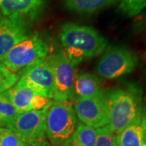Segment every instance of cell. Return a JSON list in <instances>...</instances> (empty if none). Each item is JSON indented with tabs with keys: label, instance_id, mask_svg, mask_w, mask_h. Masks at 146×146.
I'll list each match as a JSON object with an SVG mask.
<instances>
[{
	"label": "cell",
	"instance_id": "1",
	"mask_svg": "<svg viewBox=\"0 0 146 146\" xmlns=\"http://www.w3.org/2000/svg\"><path fill=\"white\" fill-rule=\"evenodd\" d=\"M110 106L109 127L118 136L142 117V92L133 83H127L106 92Z\"/></svg>",
	"mask_w": 146,
	"mask_h": 146
},
{
	"label": "cell",
	"instance_id": "2",
	"mask_svg": "<svg viewBox=\"0 0 146 146\" xmlns=\"http://www.w3.org/2000/svg\"><path fill=\"white\" fill-rule=\"evenodd\" d=\"M59 38L63 53L75 65L85 58L99 55L107 46L106 38L95 29L74 23L61 25Z\"/></svg>",
	"mask_w": 146,
	"mask_h": 146
},
{
	"label": "cell",
	"instance_id": "3",
	"mask_svg": "<svg viewBox=\"0 0 146 146\" xmlns=\"http://www.w3.org/2000/svg\"><path fill=\"white\" fill-rule=\"evenodd\" d=\"M78 119L70 102H51L46 113V136L54 146H63L72 136Z\"/></svg>",
	"mask_w": 146,
	"mask_h": 146
},
{
	"label": "cell",
	"instance_id": "4",
	"mask_svg": "<svg viewBox=\"0 0 146 146\" xmlns=\"http://www.w3.org/2000/svg\"><path fill=\"white\" fill-rule=\"evenodd\" d=\"M50 46L37 33L29 35L24 41L11 48L3 58L0 63L11 70L18 72L31 63L48 56Z\"/></svg>",
	"mask_w": 146,
	"mask_h": 146
},
{
	"label": "cell",
	"instance_id": "5",
	"mask_svg": "<svg viewBox=\"0 0 146 146\" xmlns=\"http://www.w3.org/2000/svg\"><path fill=\"white\" fill-rule=\"evenodd\" d=\"M51 68L54 79V102H70L75 98L74 80L76 65L65 55L63 50L53 53L46 58Z\"/></svg>",
	"mask_w": 146,
	"mask_h": 146
},
{
	"label": "cell",
	"instance_id": "6",
	"mask_svg": "<svg viewBox=\"0 0 146 146\" xmlns=\"http://www.w3.org/2000/svg\"><path fill=\"white\" fill-rule=\"evenodd\" d=\"M97 64V72L101 77L114 80L130 74L137 65L136 55L123 46H110L103 51Z\"/></svg>",
	"mask_w": 146,
	"mask_h": 146
},
{
	"label": "cell",
	"instance_id": "7",
	"mask_svg": "<svg viewBox=\"0 0 146 146\" xmlns=\"http://www.w3.org/2000/svg\"><path fill=\"white\" fill-rule=\"evenodd\" d=\"M47 106L41 110H29L18 114L7 127L29 146L46 141V113Z\"/></svg>",
	"mask_w": 146,
	"mask_h": 146
},
{
	"label": "cell",
	"instance_id": "8",
	"mask_svg": "<svg viewBox=\"0 0 146 146\" xmlns=\"http://www.w3.org/2000/svg\"><path fill=\"white\" fill-rule=\"evenodd\" d=\"M19 81L34 94L53 98L54 79L51 68L46 59H39L18 72Z\"/></svg>",
	"mask_w": 146,
	"mask_h": 146
},
{
	"label": "cell",
	"instance_id": "9",
	"mask_svg": "<svg viewBox=\"0 0 146 146\" xmlns=\"http://www.w3.org/2000/svg\"><path fill=\"white\" fill-rule=\"evenodd\" d=\"M73 107L81 123L98 129L110 123V106L106 94L102 96L76 99Z\"/></svg>",
	"mask_w": 146,
	"mask_h": 146
},
{
	"label": "cell",
	"instance_id": "10",
	"mask_svg": "<svg viewBox=\"0 0 146 146\" xmlns=\"http://www.w3.org/2000/svg\"><path fill=\"white\" fill-rule=\"evenodd\" d=\"M29 35L28 20L21 16L6 17L0 29V58Z\"/></svg>",
	"mask_w": 146,
	"mask_h": 146
},
{
	"label": "cell",
	"instance_id": "11",
	"mask_svg": "<svg viewBox=\"0 0 146 146\" xmlns=\"http://www.w3.org/2000/svg\"><path fill=\"white\" fill-rule=\"evenodd\" d=\"M45 6L46 0H0V11L5 17L34 20L42 14Z\"/></svg>",
	"mask_w": 146,
	"mask_h": 146
},
{
	"label": "cell",
	"instance_id": "12",
	"mask_svg": "<svg viewBox=\"0 0 146 146\" xmlns=\"http://www.w3.org/2000/svg\"><path fill=\"white\" fill-rule=\"evenodd\" d=\"M74 94L76 99L102 96L106 94L98 78L91 73L83 72L76 76L74 80Z\"/></svg>",
	"mask_w": 146,
	"mask_h": 146
},
{
	"label": "cell",
	"instance_id": "13",
	"mask_svg": "<svg viewBox=\"0 0 146 146\" xmlns=\"http://www.w3.org/2000/svg\"><path fill=\"white\" fill-rule=\"evenodd\" d=\"M5 94L19 114L32 110V102L35 94L19 80Z\"/></svg>",
	"mask_w": 146,
	"mask_h": 146
},
{
	"label": "cell",
	"instance_id": "14",
	"mask_svg": "<svg viewBox=\"0 0 146 146\" xmlns=\"http://www.w3.org/2000/svg\"><path fill=\"white\" fill-rule=\"evenodd\" d=\"M118 0H63L68 10L78 14H94L115 3Z\"/></svg>",
	"mask_w": 146,
	"mask_h": 146
},
{
	"label": "cell",
	"instance_id": "15",
	"mask_svg": "<svg viewBox=\"0 0 146 146\" xmlns=\"http://www.w3.org/2000/svg\"><path fill=\"white\" fill-rule=\"evenodd\" d=\"M118 146H142L145 139V127L141 119L127 127L115 136Z\"/></svg>",
	"mask_w": 146,
	"mask_h": 146
},
{
	"label": "cell",
	"instance_id": "16",
	"mask_svg": "<svg viewBox=\"0 0 146 146\" xmlns=\"http://www.w3.org/2000/svg\"><path fill=\"white\" fill-rule=\"evenodd\" d=\"M96 138L97 129L80 123L70 140L63 146H94Z\"/></svg>",
	"mask_w": 146,
	"mask_h": 146
},
{
	"label": "cell",
	"instance_id": "17",
	"mask_svg": "<svg viewBox=\"0 0 146 146\" xmlns=\"http://www.w3.org/2000/svg\"><path fill=\"white\" fill-rule=\"evenodd\" d=\"M19 113L16 111L5 92L0 94V126L7 127L16 119Z\"/></svg>",
	"mask_w": 146,
	"mask_h": 146
},
{
	"label": "cell",
	"instance_id": "18",
	"mask_svg": "<svg viewBox=\"0 0 146 146\" xmlns=\"http://www.w3.org/2000/svg\"><path fill=\"white\" fill-rule=\"evenodd\" d=\"M146 8V0H119L118 10L123 16L134 17Z\"/></svg>",
	"mask_w": 146,
	"mask_h": 146
},
{
	"label": "cell",
	"instance_id": "19",
	"mask_svg": "<svg viewBox=\"0 0 146 146\" xmlns=\"http://www.w3.org/2000/svg\"><path fill=\"white\" fill-rule=\"evenodd\" d=\"M19 80L18 75L0 63V94H3L13 87Z\"/></svg>",
	"mask_w": 146,
	"mask_h": 146
},
{
	"label": "cell",
	"instance_id": "20",
	"mask_svg": "<svg viewBox=\"0 0 146 146\" xmlns=\"http://www.w3.org/2000/svg\"><path fill=\"white\" fill-rule=\"evenodd\" d=\"M0 146H29L21 137L7 127H0Z\"/></svg>",
	"mask_w": 146,
	"mask_h": 146
},
{
	"label": "cell",
	"instance_id": "21",
	"mask_svg": "<svg viewBox=\"0 0 146 146\" xmlns=\"http://www.w3.org/2000/svg\"><path fill=\"white\" fill-rule=\"evenodd\" d=\"M115 136L109 125L100 127L97 129V138L94 146H113Z\"/></svg>",
	"mask_w": 146,
	"mask_h": 146
},
{
	"label": "cell",
	"instance_id": "22",
	"mask_svg": "<svg viewBox=\"0 0 146 146\" xmlns=\"http://www.w3.org/2000/svg\"><path fill=\"white\" fill-rule=\"evenodd\" d=\"M52 101L48 98H45L43 96H41L39 94H36L33 97V99L32 102L31 109L32 110H41L46 108L48 105L50 104Z\"/></svg>",
	"mask_w": 146,
	"mask_h": 146
},
{
	"label": "cell",
	"instance_id": "23",
	"mask_svg": "<svg viewBox=\"0 0 146 146\" xmlns=\"http://www.w3.org/2000/svg\"><path fill=\"white\" fill-rule=\"evenodd\" d=\"M146 30V10L142 11L140 15L136 16V20L132 25V31L141 33Z\"/></svg>",
	"mask_w": 146,
	"mask_h": 146
},
{
	"label": "cell",
	"instance_id": "24",
	"mask_svg": "<svg viewBox=\"0 0 146 146\" xmlns=\"http://www.w3.org/2000/svg\"><path fill=\"white\" fill-rule=\"evenodd\" d=\"M142 122L144 127L146 129V98L145 100V103L143 104V109H142Z\"/></svg>",
	"mask_w": 146,
	"mask_h": 146
},
{
	"label": "cell",
	"instance_id": "25",
	"mask_svg": "<svg viewBox=\"0 0 146 146\" xmlns=\"http://www.w3.org/2000/svg\"><path fill=\"white\" fill-rule=\"evenodd\" d=\"M35 146H54L52 145L50 142H48V141H44V142H42L41 144H39V145H35Z\"/></svg>",
	"mask_w": 146,
	"mask_h": 146
},
{
	"label": "cell",
	"instance_id": "26",
	"mask_svg": "<svg viewBox=\"0 0 146 146\" xmlns=\"http://www.w3.org/2000/svg\"><path fill=\"white\" fill-rule=\"evenodd\" d=\"M5 19H6L5 16H0V29H1V27L3 26V25L4 21H5Z\"/></svg>",
	"mask_w": 146,
	"mask_h": 146
},
{
	"label": "cell",
	"instance_id": "27",
	"mask_svg": "<svg viewBox=\"0 0 146 146\" xmlns=\"http://www.w3.org/2000/svg\"><path fill=\"white\" fill-rule=\"evenodd\" d=\"M142 146H146V129L145 128V139H144V141H143Z\"/></svg>",
	"mask_w": 146,
	"mask_h": 146
},
{
	"label": "cell",
	"instance_id": "28",
	"mask_svg": "<svg viewBox=\"0 0 146 146\" xmlns=\"http://www.w3.org/2000/svg\"><path fill=\"white\" fill-rule=\"evenodd\" d=\"M113 146H118V144H117V141H116V138L115 136V141H114V145Z\"/></svg>",
	"mask_w": 146,
	"mask_h": 146
},
{
	"label": "cell",
	"instance_id": "29",
	"mask_svg": "<svg viewBox=\"0 0 146 146\" xmlns=\"http://www.w3.org/2000/svg\"><path fill=\"white\" fill-rule=\"evenodd\" d=\"M145 40H146V30H145Z\"/></svg>",
	"mask_w": 146,
	"mask_h": 146
},
{
	"label": "cell",
	"instance_id": "30",
	"mask_svg": "<svg viewBox=\"0 0 146 146\" xmlns=\"http://www.w3.org/2000/svg\"><path fill=\"white\" fill-rule=\"evenodd\" d=\"M2 16V15H1V14H0V16Z\"/></svg>",
	"mask_w": 146,
	"mask_h": 146
},
{
	"label": "cell",
	"instance_id": "31",
	"mask_svg": "<svg viewBox=\"0 0 146 146\" xmlns=\"http://www.w3.org/2000/svg\"><path fill=\"white\" fill-rule=\"evenodd\" d=\"M0 127H1V126H0Z\"/></svg>",
	"mask_w": 146,
	"mask_h": 146
}]
</instances>
